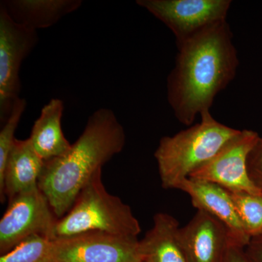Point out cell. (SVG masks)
Here are the masks:
<instances>
[{
  "instance_id": "obj_1",
  "label": "cell",
  "mask_w": 262,
  "mask_h": 262,
  "mask_svg": "<svg viewBox=\"0 0 262 262\" xmlns=\"http://www.w3.org/2000/svg\"><path fill=\"white\" fill-rule=\"evenodd\" d=\"M177 48L175 67L167 79V98L178 121L190 126L233 80L238 56L227 20Z\"/></svg>"
},
{
  "instance_id": "obj_2",
  "label": "cell",
  "mask_w": 262,
  "mask_h": 262,
  "mask_svg": "<svg viewBox=\"0 0 262 262\" xmlns=\"http://www.w3.org/2000/svg\"><path fill=\"white\" fill-rule=\"evenodd\" d=\"M125 142V130L115 113L100 108L90 116L82 134L67 153L45 162L38 186L57 218L67 214L84 186L121 152Z\"/></svg>"
},
{
  "instance_id": "obj_3",
  "label": "cell",
  "mask_w": 262,
  "mask_h": 262,
  "mask_svg": "<svg viewBox=\"0 0 262 262\" xmlns=\"http://www.w3.org/2000/svg\"><path fill=\"white\" fill-rule=\"evenodd\" d=\"M199 123L173 136H164L155 152L162 187L178 189L181 183L208 163L239 130L217 121L210 111Z\"/></svg>"
},
{
  "instance_id": "obj_4",
  "label": "cell",
  "mask_w": 262,
  "mask_h": 262,
  "mask_svg": "<svg viewBox=\"0 0 262 262\" xmlns=\"http://www.w3.org/2000/svg\"><path fill=\"white\" fill-rule=\"evenodd\" d=\"M102 171L81 190L67 214L57 221L53 239L85 232H100L138 237L141 227L128 205L107 192Z\"/></svg>"
},
{
  "instance_id": "obj_5",
  "label": "cell",
  "mask_w": 262,
  "mask_h": 262,
  "mask_svg": "<svg viewBox=\"0 0 262 262\" xmlns=\"http://www.w3.org/2000/svg\"><path fill=\"white\" fill-rule=\"evenodd\" d=\"M58 220L39 187L13 196L0 220V254L32 236L53 239Z\"/></svg>"
},
{
  "instance_id": "obj_6",
  "label": "cell",
  "mask_w": 262,
  "mask_h": 262,
  "mask_svg": "<svg viewBox=\"0 0 262 262\" xmlns=\"http://www.w3.org/2000/svg\"><path fill=\"white\" fill-rule=\"evenodd\" d=\"M136 4L171 30L177 47L227 20L230 0H137Z\"/></svg>"
},
{
  "instance_id": "obj_7",
  "label": "cell",
  "mask_w": 262,
  "mask_h": 262,
  "mask_svg": "<svg viewBox=\"0 0 262 262\" xmlns=\"http://www.w3.org/2000/svg\"><path fill=\"white\" fill-rule=\"evenodd\" d=\"M39 42L37 31L19 25L0 5V120L4 123L20 97L22 63Z\"/></svg>"
},
{
  "instance_id": "obj_8",
  "label": "cell",
  "mask_w": 262,
  "mask_h": 262,
  "mask_svg": "<svg viewBox=\"0 0 262 262\" xmlns=\"http://www.w3.org/2000/svg\"><path fill=\"white\" fill-rule=\"evenodd\" d=\"M139 241L100 232L52 239L51 262H141Z\"/></svg>"
},
{
  "instance_id": "obj_9",
  "label": "cell",
  "mask_w": 262,
  "mask_h": 262,
  "mask_svg": "<svg viewBox=\"0 0 262 262\" xmlns=\"http://www.w3.org/2000/svg\"><path fill=\"white\" fill-rule=\"evenodd\" d=\"M259 136L255 131L239 130L222 149L189 178L213 183L230 192L261 194L248 173V155Z\"/></svg>"
},
{
  "instance_id": "obj_10",
  "label": "cell",
  "mask_w": 262,
  "mask_h": 262,
  "mask_svg": "<svg viewBox=\"0 0 262 262\" xmlns=\"http://www.w3.org/2000/svg\"><path fill=\"white\" fill-rule=\"evenodd\" d=\"M178 189L189 194L198 211L206 212L225 226L231 244L244 248L249 244L251 237L245 230L229 191L213 183L192 178L181 183Z\"/></svg>"
},
{
  "instance_id": "obj_11",
  "label": "cell",
  "mask_w": 262,
  "mask_h": 262,
  "mask_svg": "<svg viewBox=\"0 0 262 262\" xmlns=\"http://www.w3.org/2000/svg\"><path fill=\"white\" fill-rule=\"evenodd\" d=\"M179 239L187 262H224L231 244L225 226L203 211L179 229Z\"/></svg>"
},
{
  "instance_id": "obj_12",
  "label": "cell",
  "mask_w": 262,
  "mask_h": 262,
  "mask_svg": "<svg viewBox=\"0 0 262 262\" xmlns=\"http://www.w3.org/2000/svg\"><path fill=\"white\" fill-rule=\"evenodd\" d=\"M45 161L36 152L29 139H15L4 170L0 174V199L5 202L17 194L39 187Z\"/></svg>"
},
{
  "instance_id": "obj_13",
  "label": "cell",
  "mask_w": 262,
  "mask_h": 262,
  "mask_svg": "<svg viewBox=\"0 0 262 262\" xmlns=\"http://www.w3.org/2000/svg\"><path fill=\"white\" fill-rule=\"evenodd\" d=\"M82 5L81 0H4L0 3L13 21L35 31L53 27Z\"/></svg>"
},
{
  "instance_id": "obj_14",
  "label": "cell",
  "mask_w": 262,
  "mask_h": 262,
  "mask_svg": "<svg viewBox=\"0 0 262 262\" xmlns=\"http://www.w3.org/2000/svg\"><path fill=\"white\" fill-rule=\"evenodd\" d=\"M153 222V227L139 241L141 262H187L177 219L168 213H158Z\"/></svg>"
},
{
  "instance_id": "obj_15",
  "label": "cell",
  "mask_w": 262,
  "mask_h": 262,
  "mask_svg": "<svg viewBox=\"0 0 262 262\" xmlns=\"http://www.w3.org/2000/svg\"><path fill=\"white\" fill-rule=\"evenodd\" d=\"M63 110V101L59 98H52L43 106L33 125L29 139L36 152L45 162L62 156L72 146L62 130Z\"/></svg>"
},
{
  "instance_id": "obj_16",
  "label": "cell",
  "mask_w": 262,
  "mask_h": 262,
  "mask_svg": "<svg viewBox=\"0 0 262 262\" xmlns=\"http://www.w3.org/2000/svg\"><path fill=\"white\" fill-rule=\"evenodd\" d=\"M230 194L248 235L251 238L262 237V193L230 192Z\"/></svg>"
},
{
  "instance_id": "obj_17",
  "label": "cell",
  "mask_w": 262,
  "mask_h": 262,
  "mask_svg": "<svg viewBox=\"0 0 262 262\" xmlns=\"http://www.w3.org/2000/svg\"><path fill=\"white\" fill-rule=\"evenodd\" d=\"M52 239L34 235L2 255L0 262H51Z\"/></svg>"
},
{
  "instance_id": "obj_18",
  "label": "cell",
  "mask_w": 262,
  "mask_h": 262,
  "mask_svg": "<svg viewBox=\"0 0 262 262\" xmlns=\"http://www.w3.org/2000/svg\"><path fill=\"white\" fill-rule=\"evenodd\" d=\"M27 102L19 98L14 103L13 110L0 131V174L4 170L7 158L15 141V134L22 115L27 108Z\"/></svg>"
},
{
  "instance_id": "obj_19",
  "label": "cell",
  "mask_w": 262,
  "mask_h": 262,
  "mask_svg": "<svg viewBox=\"0 0 262 262\" xmlns=\"http://www.w3.org/2000/svg\"><path fill=\"white\" fill-rule=\"evenodd\" d=\"M248 175L253 184L262 191V138H258L247 160Z\"/></svg>"
},
{
  "instance_id": "obj_20",
  "label": "cell",
  "mask_w": 262,
  "mask_h": 262,
  "mask_svg": "<svg viewBox=\"0 0 262 262\" xmlns=\"http://www.w3.org/2000/svg\"><path fill=\"white\" fill-rule=\"evenodd\" d=\"M224 262H253L248 257L245 248L230 244Z\"/></svg>"
},
{
  "instance_id": "obj_21",
  "label": "cell",
  "mask_w": 262,
  "mask_h": 262,
  "mask_svg": "<svg viewBox=\"0 0 262 262\" xmlns=\"http://www.w3.org/2000/svg\"><path fill=\"white\" fill-rule=\"evenodd\" d=\"M245 251L253 262H262V237L251 238Z\"/></svg>"
}]
</instances>
